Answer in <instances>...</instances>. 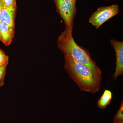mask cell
Returning a JSON list of instances; mask_svg holds the SVG:
<instances>
[{
  "label": "cell",
  "mask_w": 123,
  "mask_h": 123,
  "mask_svg": "<svg viewBox=\"0 0 123 123\" xmlns=\"http://www.w3.org/2000/svg\"><path fill=\"white\" fill-rule=\"evenodd\" d=\"M57 11L65 23V31L68 34L72 33L73 24L76 11V3L70 0H53Z\"/></svg>",
  "instance_id": "3957f363"
},
{
  "label": "cell",
  "mask_w": 123,
  "mask_h": 123,
  "mask_svg": "<svg viewBox=\"0 0 123 123\" xmlns=\"http://www.w3.org/2000/svg\"><path fill=\"white\" fill-rule=\"evenodd\" d=\"M17 7H4L0 13V22H4L10 26L15 27Z\"/></svg>",
  "instance_id": "52a82bcc"
},
{
  "label": "cell",
  "mask_w": 123,
  "mask_h": 123,
  "mask_svg": "<svg viewBox=\"0 0 123 123\" xmlns=\"http://www.w3.org/2000/svg\"><path fill=\"white\" fill-rule=\"evenodd\" d=\"M14 26H10L4 22H0V40L6 46L12 42L14 35Z\"/></svg>",
  "instance_id": "8992f818"
},
{
  "label": "cell",
  "mask_w": 123,
  "mask_h": 123,
  "mask_svg": "<svg viewBox=\"0 0 123 123\" xmlns=\"http://www.w3.org/2000/svg\"><path fill=\"white\" fill-rule=\"evenodd\" d=\"M112 98V92L108 90H105L97 102V105L101 109H105L111 103Z\"/></svg>",
  "instance_id": "ba28073f"
},
{
  "label": "cell",
  "mask_w": 123,
  "mask_h": 123,
  "mask_svg": "<svg viewBox=\"0 0 123 123\" xmlns=\"http://www.w3.org/2000/svg\"></svg>",
  "instance_id": "9a60e30c"
},
{
  "label": "cell",
  "mask_w": 123,
  "mask_h": 123,
  "mask_svg": "<svg viewBox=\"0 0 123 123\" xmlns=\"http://www.w3.org/2000/svg\"><path fill=\"white\" fill-rule=\"evenodd\" d=\"M9 63V57L1 49H0V67L8 65Z\"/></svg>",
  "instance_id": "30bf717a"
},
{
  "label": "cell",
  "mask_w": 123,
  "mask_h": 123,
  "mask_svg": "<svg viewBox=\"0 0 123 123\" xmlns=\"http://www.w3.org/2000/svg\"><path fill=\"white\" fill-rule=\"evenodd\" d=\"M64 68L69 76L82 91L95 94L101 88V81L87 66L77 62L68 54H65Z\"/></svg>",
  "instance_id": "6da1fadb"
},
{
  "label": "cell",
  "mask_w": 123,
  "mask_h": 123,
  "mask_svg": "<svg viewBox=\"0 0 123 123\" xmlns=\"http://www.w3.org/2000/svg\"><path fill=\"white\" fill-rule=\"evenodd\" d=\"M70 0L72 1H73V2L76 3V0Z\"/></svg>",
  "instance_id": "5bb4252c"
},
{
  "label": "cell",
  "mask_w": 123,
  "mask_h": 123,
  "mask_svg": "<svg viewBox=\"0 0 123 123\" xmlns=\"http://www.w3.org/2000/svg\"><path fill=\"white\" fill-rule=\"evenodd\" d=\"M111 44L114 48L116 55V68L114 77L116 80L123 74V43L111 39Z\"/></svg>",
  "instance_id": "5b68a950"
},
{
  "label": "cell",
  "mask_w": 123,
  "mask_h": 123,
  "mask_svg": "<svg viewBox=\"0 0 123 123\" xmlns=\"http://www.w3.org/2000/svg\"><path fill=\"white\" fill-rule=\"evenodd\" d=\"M4 7V5L3 4L2 1H1V0H0V13L2 11V9Z\"/></svg>",
  "instance_id": "4fadbf2b"
},
{
  "label": "cell",
  "mask_w": 123,
  "mask_h": 123,
  "mask_svg": "<svg viewBox=\"0 0 123 123\" xmlns=\"http://www.w3.org/2000/svg\"><path fill=\"white\" fill-rule=\"evenodd\" d=\"M8 65H6L2 67H0V87H1L4 83V80L6 69Z\"/></svg>",
  "instance_id": "8fae6325"
},
{
  "label": "cell",
  "mask_w": 123,
  "mask_h": 123,
  "mask_svg": "<svg viewBox=\"0 0 123 123\" xmlns=\"http://www.w3.org/2000/svg\"><path fill=\"white\" fill-rule=\"evenodd\" d=\"M114 123H123V102H121V105L114 118Z\"/></svg>",
  "instance_id": "9c48e42d"
},
{
  "label": "cell",
  "mask_w": 123,
  "mask_h": 123,
  "mask_svg": "<svg viewBox=\"0 0 123 123\" xmlns=\"http://www.w3.org/2000/svg\"><path fill=\"white\" fill-rule=\"evenodd\" d=\"M57 44L59 48L65 54H68L76 61L87 66L95 78L101 81L102 73L101 69L95 61L91 59L88 52L76 43L72 34L65 31L58 38Z\"/></svg>",
  "instance_id": "7a4b0ae2"
},
{
  "label": "cell",
  "mask_w": 123,
  "mask_h": 123,
  "mask_svg": "<svg viewBox=\"0 0 123 123\" xmlns=\"http://www.w3.org/2000/svg\"><path fill=\"white\" fill-rule=\"evenodd\" d=\"M4 7H17L16 0H1Z\"/></svg>",
  "instance_id": "7c38bea8"
},
{
  "label": "cell",
  "mask_w": 123,
  "mask_h": 123,
  "mask_svg": "<svg viewBox=\"0 0 123 123\" xmlns=\"http://www.w3.org/2000/svg\"><path fill=\"white\" fill-rule=\"evenodd\" d=\"M119 12V7L117 5L100 7L91 15L89 22L96 29H98L102 24L117 15Z\"/></svg>",
  "instance_id": "277c9868"
}]
</instances>
